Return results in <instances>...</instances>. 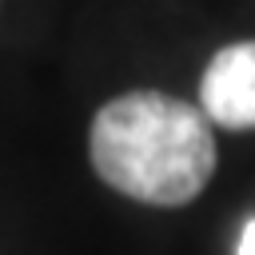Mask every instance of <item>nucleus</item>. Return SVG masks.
<instances>
[{"instance_id":"nucleus-1","label":"nucleus","mask_w":255,"mask_h":255,"mask_svg":"<svg viewBox=\"0 0 255 255\" xmlns=\"http://www.w3.org/2000/svg\"><path fill=\"white\" fill-rule=\"evenodd\" d=\"M88 151L104 183L155 207L195 199L215 171L211 120L163 92H128L104 104Z\"/></svg>"},{"instance_id":"nucleus-2","label":"nucleus","mask_w":255,"mask_h":255,"mask_svg":"<svg viewBox=\"0 0 255 255\" xmlns=\"http://www.w3.org/2000/svg\"><path fill=\"white\" fill-rule=\"evenodd\" d=\"M199 108L219 128H255V40L227 44L211 56L199 80Z\"/></svg>"},{"instance_id":"nucleus-3","label":"nucleus","mask_w":255,"mask_h":255,"mask_svg":"<svg viewBox=\"0 0 255 255\" xmlns=\"http://www.w3.org/2000/svg\"><path fill=\"white\" fill-rule=\"evenodd\" d=\"M239 255H255V219L243 227V235H239Z\"/></svg>"}]
</instances>
